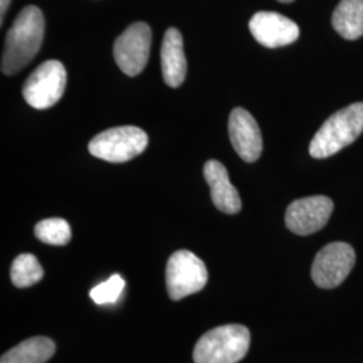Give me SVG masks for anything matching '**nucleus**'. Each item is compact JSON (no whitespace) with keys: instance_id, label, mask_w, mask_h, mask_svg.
Wrapping results in <instances>:
<instances>
[{"instance_id":"nucleus-1","label":"nucleus","mask_w":363,"mask_h":363,"mask_svg":"<svg viewBox=\"0 0 363 363\" xmlns=\"http://www.w3.org/2000/svg\"><path fill=\"white\" fill-rule=\"evenodd\" d=\"M45 35V18L37 6H27L15 18L9 30L1 57L6 76L19 73L38 54Z\"/></svg>"},{"instance_id":"nucleus-2","label":"nucleus","mask_w":363,"mask_h":363,"mask_svg":"<svg viewBox=\"0 0 363 363\" xmlns=\"http://www.w3.org/2000/svg\"><path fill=\"white\" fill-rule=\"evenodd\" d=\"M363 132V103L349 105L328 117L310 144V155L325 159L350 145Z\"/></svg>"},{"instance_id":"nucleus-3","label":"nucleus","mask_w":363,"mask_h":363,"mask_svg":"<svg viewBox=\"0 0 363 363\" xmlns=\"http://www.w3.org/2000/svg\"><path fill=\"white\" fill-rule=\"evenodd\" d=\"M250 333L245 325H220L208 331L195 345V363H237L249 350Z\"/></svg>"},{"instance_id":"nucleus-4","label":"nucleus","mask_w":363,"mask_h":363,"mask_svg":"<svg viewBox=\"0 0 363 363\" xmlns=\"http://www.w3.org/2000/svg\"><path fill=\"white\" fill-rule=\"evenodd\" d=\"M148 145V136L143 130L125 125L104 130L89 143V152L94 157L111 163H124L140 155Z\"/></svg>"},{"instance_id":"nucleus-5","label":"nucleus","mask_w":363,"mask_h":363,"mask_svg":"<svg viewBox=\"0 0 363 363\" xmlns=\"http://www.w3.org/2000/svg\"><path fill=\"white\" fill-rule=\"evenodd\" d=\"M208 279L205 262L194 253L178 250L171 255L166 268V284L172 300L177 301L202 291Z\"/></svg>"},{"instance_id":"nucleus-6","label":"nucleus","mask_w":363,"mask_h":363,"mask_svg":"<svg viewBox=\"0 0 363 363\" xmlns=\"http://www.w3.org/2000/svg\"><path fill=\"white\" fill-rule=\"evenodd\" d=\"M66 88V69L60 61L50 60L38 66L27 78L23 97L35 109H48L57 104Z\"/></svg>"},{"instance_id":"nucleus-7","label":"nucleus","mask_w":363,"mask_h":363,"mask_svg":"<svg viewBox=\"0 0 363 363\" xmlns=\"http://www.w3.org/2000/svg\"><path fill=\"white\" fill-rule=\"evenodd\" d=\"M355 264V252L346 242H333L325 245L312 264L313 283L323 289L340 286L350 274Z\"/></svg>"},{"instance_id":"nucleus-8","label":"nucleus","mask_w":363,"mask_h":363,"mask_svg":"<svg viewBox=\"0 0 363 363\" xmlns=\"http://www.w3.org/2000/svg\"><path fill=\"white\" fill-rule=\"evenodd\" d=\"M151 28L143 22L130 25L115 42L113 57L123 73L135 77L143 72L150 58Z\"/></svg>"},{"instance_id":"nucleus-9","label":"nucleus","mask_w":363,"mask_h":363,"mask_svg":"<svg viewBox=\"0 0 363 363\" xmlns=\"http://www.w3.org/2000/svg\"><path fill=\"white\" fill-rule=\"evenodd\" d=\"M333 210V201L323 195L296 199L286 208V228L298 235L316 233L325 228Z\"/></svg>"},{"instance_id":"nucleus-10","label":"nucleus","mask_w":363,"mask_h":363,"mask_svg":"<svg viewBox=\"0 0 363 363\" xmlns=\"http://www.w3.org/2000/svg\"><path fill=\"white\" fill-rule=\"evenodd\" d=\"M249 30L259 43L276 49L294 43L300 35L298 26L284 15L269 11L255 13L249 22Z\"/></svg>"},{"instance_id":"nucleus-11","label":"nucleus","mask_w":363,"mask_h":363,"mask_svg":"<svg viewBox=\"0 0 363 363\" xmlns=\"http://www.w3.org/2000/svg\"><path fill=\"white\" fill-rule=\"evenodd\" d=\"M229 138L238 156L253 163L262 152V136L257 121L247 109L235 108L229 116Z\"/></svg>"},{"instance_id":"nucleus-12","label":"nucleus","mask_w":363,"mask_h":363,"mask_svg":"<svg viewBox=\"0 0 363 363\" xmlns=\"http://www.w3.org/2000/svg\"><path fill=\"white\" fill-rule=\"evenodd\" d=\"M203 177L210 187L214 206L222 213L237 214L242 208V202L230 183L226 167L218 160H208L203 167Z\"/></svg>"},{"instance_id":"nucleus-13","label":"nucleus","mask_w":363,"mask_h":363,"mask_svg":"<svg viewBox=\"0 0 363 363\" xmlns=\"http://www.w3.org/2000/svg\"><path fill=\"white\" fill-rule=\"evenodd\" d=\"M160 62L164 82L171 88L181 86L187 73V61L181 31L175 27H171L164 34L160 49Z\"/></svg>"},{"instance_id":"nucleus-14","label":"nucleus","mask_w":363,"mask_h":363,"mask_svg":"<svg viewBox=\"0 0 363 363\" xmlns=\"http://www.w3.org/2000/svg\"><path fill=\"white\" fill-rule=\"evenodd\" d=\"M333 27L345 39L355 40L363 35V0H340L333 13Z\"/></svg>"},{"instance_id":"nucleus-15","label":"nucleus","mask_w":363,"mask_h":363,"mask_svg":"<svg viewBox=\"0 0 363 363\" xmlns=\"http://www.w3.org/2000/svg\"><path fill=\"white\" fill-rule=\"evenodd\" d=\"M54 352L55 345L49 337H31L3 354L0 363H46Z\"/></svg>"},{"instance_id":"nucleus-16","label":"nucleus","mask_w":363,"mask_h":363,"mask_svg":"<svg viewBox=\"0 0 363 363\" xmlns=\"http://www.w3.org/2000/svg\"><path fill=\"white\" fill-rule=\"evenodd\" d=\"M11 281L18 288H27L39 283L43 277V269L35 256L30 253L19 255L11 265Z\"/></svg>"},{"instance_id":"nucleus-17","label":"nucleus","mask_w":363,"mask_h":363,"mask_svg":"<svg viewBox=\"0 0 363 363\" xmlns=\"http://www.w3.org/2000/svg\"><path fill=\"white\" fill-rule=\"evenodd\" d=\"M35 237L49 245H66L72 240V229L67 220L48 218L35 225Z\"/></svg>"},{"instance_id":"nucleus-18","label":"nucleus","mask_w":363,"mask_h":363,"mask_svg":"<svg viewBox=\"0 0 363 363\" xmlns=\"http://www.w3.org/2000/svg\"><path fill=\"white\" fill-rule=\"evenodd\" d=\"M125 281L120 274L111 276L106 281L94 286L91 291V298L96 304H113L121 296Z\"/></svg>"},{"instance_id":"nucleus-19","label":"nucleus","mask_w":363,"mask_h":363,"mask_svg":"<svg viewBox=\"0 0 363 363\" xmlns=\"http://www.w3.org/2000/svg\"><path fill=\"white\" fill-rule=\"evenodd\" d=\"M10 4H11V0H0V19H1V23L4 21V15L7 13Z\"/></svg>"},{"instance_id":"nucleus-20","label":"nucleus","mask_w":363,"mask_h":363,"mask_svg":"<svg viewBox=\"0 0 363 363\" xmlns=\"http://www.w3.org/2000/svg\"><path fill=\"white\" fill-rule=\"evenodd\" d=\"M277 1H280V3H292L294 0H277Z\"/></svg>"}]
</instances>
